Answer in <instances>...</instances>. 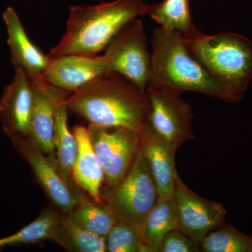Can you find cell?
Wrapping results in <instances>:
<instances>
[{
    "label": "cell",
    "instance_id": "1",
    "mask_svg": "<svg viewBox=\"0 0 252 252\" xmlns=\"http://www.w3.org/2000/svg\"><path fill=\"white\" fill-rule=\"evenodd\" d=\"M68 109L89 126L140 132L148 119L147 90L122 74L109 72L71 93Z\"/></svg>",
    "mask_w": 252,
    "mask_h": 252
},
{
    "label": "cell",
    "instance_id": "2",
    "mask_svg": "<svg viewBox=\"0 0 252 252\" xmlns=\"http://www.w3.org/2000/svg\"><path fill=\"white\" fill-rule=\"evenodd\" d=\"M142 0H116L95 6L69 8L65 33L48 56L98 55L126 24L147 14Z\"/></svg>",
    "mask_w": 252,
    "mask_h": 252
},
{
    "label": "cell",
    "instance_id": "3",
    "mask_svg": "<svg viewBox=\"0 0 252 252\" xmlns=\"http://www.w3.org/2000/svg\"><path fill=\"white\" fill-rule=\"evenodd\" d=\"M152 45L147 86L199 93L235 102L229 91L189 52L180 33L160 26L153 32Z\"/></svg>",
    "mask_w": 252,
    "mask_h": 252
},
{
    "label": "cell",
    "instance_id": "4",
    "mask_svg": "<svg viewBox=\"0 0 252 252\" xmlns=\"http://www.w3.org/2000/svg\"><path fill=\"white\" fill-rule=\"evenodd\" d=\"M184 38V37H183ZM189 52L240 102L252 79V41L229 32L184 38Z\"/></svg>",
    "mask_w": 252,
    "mask_h": 252
},
{
    "label": "cell",
    "instance_id": "5",
    "mask_svg": "<svg viewBox=\"0 0 252 252\" xmlns=\"http://www.w3.org/2000/svg\"><path fill=\"white\" fill-rule=\"evenodd\" d=\"M104 198L106 205L119 220L142 230L159 194L140 145L129 171L117 185L111 188Z\"/></svg>",
    "mask_w": 252,
    "mask_h": 252
},
{
    "label": "cell",
    "instance_id": "6",
    "mask_svg": "<svg viewBox=\"0 0 252 252\" xmlns=\"http://www.w3.org/2000/svg\"><path fill=\"white\" fill-rule=\"evenodd\" d=\"M103 55L109 72L122 74L147 90L151 54L140 19L135 18L126 24L113 38Z\"/></svg>",
    "mask_w": 252,
    "mask_h": 252
},
{
    "label": "cell",
    "instance_id": "7",
    "mask_svg": "<svg viewBox=\"0 0 252 252\" xmlns=\"http://www.w3.org/2000/svg\"><path fill=\"white\" fill-rule=\"evenodd\" d=\"M149 112L147 122L162 138L176 149L193 138V113L182 92L169 88L147 86Z\"/></svg>",
    "mask_w": 252,
    "mask_h": 252
},
{
    "label": "cell",
    "instance_id": "8",
    "mask_svg": "<svg viewBox=\"0 0 252 252\" xmlns=\"http://www.w3.org/2000/svg\"><path fill=\"white\" fill-rule=\"evenodd\" d=\"M91 144L102 164L105 183L115 187L130 170L140 149V132L89 126Z\"/></svg>",
    "mask_w": 252,
    "mask_h": 252
},
{
    "label": "cell",
    "instance_id": "9",
    "mask_svg": "<svg viewBox=\"0 0 252 252\" xmlns=\"http://www.w3.org/2000/svg\"><path fill=\"white\" fill-rule=\"evenodd\" d=\"M174 202L181 232L200 245L212 230L225 224L227 210L222 204L207 200L187 187L177 173Z\"/></svg>",
    "mask_w": 252,
    "mask_h": 252
},
{
    "label": "cell",
    "instance_id": "10",
    "mask_svg": "<svg viewBox=\"0 0 252 252\" xmlns=\"http://www.w3.org/2000/svg\"><path fill=\"white\" fill-rule=\"evenodd\" d=\"M15 148L31 165L33 173L51 203L63 213L72 211L81 194L67 183L56 168L54 160L46 156L29 136L10 137Z\"/></svg>",
    "mask_w": 252,
    "mask_h": 252
},
{
    "label": "cell",
    "instance_id": "11",
    "mask_svg": "<svg viewBox=\"0 0 252 252\" xmlns=\"http://www.w3.org/2000/svg\"><path fill=\"white\" fill-rule=\"evenodd\" d=\"M30 81L32 107L29 137L43 153L48 157L54 156L55 108L61 99L67 97L71 93L51 85L43 77Z\"/></svg>",
    "mask_w": 252,
    "mask_h": 252
},
{
    "label": "cell",
    "instance_id": "12",
    "mask_svg": "<svg viewBox=\"0 0 252 252\" xmlns=\"http://www.w3.org/2000/svg\"><path fill=\"white\" fill-rule=\"evenodd\" d=\"M104 55H66L51 59L43 77L46 82L72 93L109 73Z\"/></svg>",
    "mask_w": 252,
    "mask_h": 252
},
{
    "label": "cell",
    "instance_id": "13",
    "mask_svg": "<svg viewBox=\"0 0 252 252\" xmlns=\"http://www.w3.org/2000/svg\"><path fill=\"white\" fill-rule=\"evenodd\" d=\"M32 107L31 81L16 68L14 79L6 86L0 99V122L8 137L30 136Z\"/></svg>",
    "mask_w": 252,
    "mask_h": 252
},
{
    "label": "cell",
    "instance_id": "14",
    "mask_svg": "<svg viewBox=\"0 0 252 252\" xmlns=\"http://www.w3.org/2000/svg\"><path fill=\"white\" fill-rule=\"evenodd\" d=\"M140 149L148 162L160 198H173L177 149L146 122L140 132Z\"/></svg>",
    "mask_w": 252,
    "mask_h": 252
},
{
    "label": "cell",
    "instance_id": "15",
    "mask_svg": "<svg viewBox=\"0 0 252 252\" xmlns=\"http://www.w3.org/2000/svg\"><path fill=\"white\" fill-rule=\"evenodd\" d=\"M3 19L7 31L11 61L15 69H22L30 79L43 77L51 63V58L32 42L12 7L6 9Z\"/></svg>",
    "mask_w": 252,
    "mask_h": 252
},
{
    "label": "cell",
    "instance_id": "16",
    "mask_svg": "<svg viewBox=\"0 0 252 252\" xmlns=\"http://www.w3.org/2000/svg\"><path fill=\"white\" fill-rule=\"evenodd\" d=\"M73 133L78 142L77 157L72 172L74 183L85 190L94 201L103 203L101 187L104 180V170L91 144L88 128L77 126Z\"/></svg>",
    "mask_w": 252,
    "mask_h": 252
},
{
    "label": "cell",
    "instance_id": "17",
    "mask_svg": "<svg viewBox=\"0 0 252 252\" xmlns=\"http://www.w3.org/2000/svg\"><path fill=\"white\" fill-rule=\"evenodd\" d=\"M67 97L61 99L55 108L54 164L63 178L74 187L75 183L73 180L72 172L77 157L78 142L75 135L68 127V107L66 103Z\"/></svg>",
    "mask_w": 252,
    "mask_h": 252
},
{
    "label": "cell",
    "instance_id": "18",
    "mask_svg": "<svg viewBox=\"0 0 252 252\" xmlns=\"http://www.w3.org/2000/svg\"><path fill=\"white\" fill-rule=\"evenodd\" d=\"M177 228V212L173 198L159 197L141 230L147 252H158L164 237Z\"/></svg>",
    "mask_w": 252,
    "mask_h": 252
},
{
    "label": "cell",
    "instance_id": "19",
    "mask_svg": "<svg viewBox=\"0 0 252 252\" xmlns=\"http://www.w3.org/2000/svg\"><path fill=\"white\" fill-rule=\"evenodd\" d=\"M147 14L160 27L180 33L184 38L200 32L192 21L189 0H164L157 4H149Z\"/></svg>",
    "mask_w": 252,
    "mask_h": 252
},
{
    "label": "cell",
    "instance_id": "20",
    "mask_svg": "<svg viewBox=\"0 0 252 252\" xmlns=\"http://www.w3.org/2000/svg\"><path fill=\"white\" fill-rule=\"evenodd\" d=\"M66 215L77 226L105 238L119 220L106 204L91 201L83 195L75 207Z\"/></svg>",
    "mask_w": 252,
    "mask_h": 252
},
{
    "label": "cell",
    "instance_id": "21",
    "mask_svg": "<svg viewBox=\"0 0 252 252\" xmlns=\"http://www.w3.org/2000/svg\"><path fill=\"white\" fill-rule=\"evenodd\" d=\"M61 216L55 210H44L35 220L14 234L0 238V249L25 244H33L52 240L55 243L60 226Z\"/></svg>",
    "mask_w": 252,
    "mask_h": 252
},
{
    "label": "cell",
    "instance_id": "22",
    "mask_svg": "<svg viewBox=\"0 0 252 252\" xmlns=\"http://www.w3.org/2000/svg\"><path fill=\"white\" fill-rule=\"evenodd\" d=\"M55 243L69 252H107L105 237L83 229L66 217H61V226Z\"/></svg>",
    "mask_w": 252,
    "mask_h": 252
},
{
    "label": "cell",
    "instance_id": "23",
    "mask_svg": "<svg viewBox=\"0 0 252 252\" xmlns=\"http://www.w3.org/2000/svg\"><path fill=\"white\" fill-rule=\"evenodd\" d=\"M200 249L204 252H252V236L225 223L205 236Z\"/></svg>",
    "mask_w": 252,
    "mask_h": 252
},
{
    "label": "cell",
    "instance_id": "24",
    "mask_svg": "<svg viewBox=\"0 0 252 252\" xmlns=\"http://www.w3.org/2000/svg\"><path fill=\"white\" fill-rule=\"evenodd\" d=\"M107 252H147L139 228L119 220L106 237Z\"/></svg>",
    "mask_w": 252,
    "mask_h": 252
},
{
    "label": "cell",
    "instance_id": "25",
    "mask_svg": "<svg viewBox=\"0 0 252 252\" xmlns=\"http://www.w3.org/2000/svg\"><path fill=\"white\" fill-rule=\"evenodd\" d=\"M200 245L180 230L175 229L164 237L158 252H200Z\"/></svg>",
    "mask_w": 252,
    "mask_h": 252
}]
</instances>
